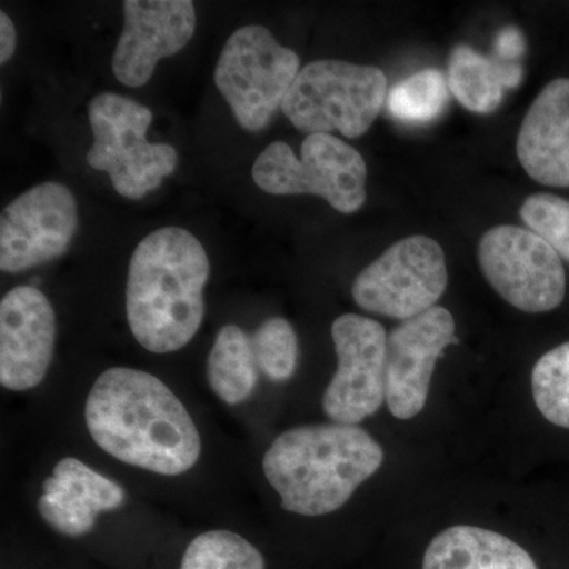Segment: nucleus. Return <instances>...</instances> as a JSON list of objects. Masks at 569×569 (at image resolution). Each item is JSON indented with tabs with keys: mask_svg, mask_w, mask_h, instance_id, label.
<instances>
[{
	"mask_svg": "<svg viewBox=\"0 0 569 569\" xmlns=\"http://www.w3.org/2000/svg\"><path fill=\"white\" fill-rule=\"evenodd\" d=\"M84 419L92 440L129 466L178 477L200 460L201 437L192 417L152 373L104 370L86 400Z\"/></svg>",
	"mask_w": 569,
	"mask_h": 569,
	"instance_id": "f257e3e1",
	"label": "nucleus"
},
{
	"mask_svg": "<svg viewBox=\"0 0 569 569\" xmlns=\"http://www.w3.org/2000/svg\"><path fill=\"white\" fill-rule=\"evenodd\" d=\"M211 263L197 236L160 228L137 246L129 264L126 307L130 331L151 353L181 350L200 331Z\"/></svg>",
	"mask_w": 569,
	"mask_h": 569,
	"instance_id": "f03ea898",
	"label": "nucleus"
},
{
	"mask_svg": "<svg viewBox=\"0 0 569 569\" xmlns=\"http://www.w3.org/2000/svg\"><path fill=\"white\" fill-rule=\"evenodd\" d=\"M383 459V448L361 427L299 426L276 438L263 471L283 509L316 518L342 508Z\"/></svg>",
	"mask_w": 569,
	"mask_h": 569,
	"instance_id": "7ed1b4c3",
	"label": "nucleus"
},
{
	"mask_svg": "<svg viewBox=\"0 0 569 569\" xmlns=\"http://www.w3.org/2000/svg\"><path fill=\"white\" fill-rule=\"evenodd\" d=\"M388 92L387 74L378 67L323 59L302 67L282 111L301 132L359 138L383 110Z\"/></svg>",
	"mask_w": 569,
	"mask_h": 569,
	"instance_id": "20e7f679",
	"label": "nucleus"
},
{
	"mask_svg": "<svg viewBox=\"0 0 569 569\" xmlns=\"http://www.w3.org/2000/svg\"><path fill=\"white\" fill-rule=\"evenodd\" d=\"M152 119L148 107L119 93H99L89 103L93 144L86 160L129 200H141L178 167L173 146L146 140Z\"/></svg>",
	"mask_w": 569,
	"mask_h": 569,
	"instance_id": "39448f33",
	"label": "nucleus"
},
{
	"mask_svg": "<svg viewBox=\"0 0 569 569\" xmlns=\"http://www.w3.org/2000/svg\"><path fill=\"white\" fill-rule=\"evenodd\" d=\"M252 178L266 193L317 194L340 213H353L366 203L365 159L328 133L307 134L301 157L287 142H272L254 160Z\"/></svg>",
	"mask_w": 569,
	"mask_h": 569,
	"instance_id": "423d86ee",
	"label": "nucleus"
},
{
	"mask_svg": "<svg viewBox=\"0 0 569 569\" xmlns=\"http://www.w3.org/2000/svg\"><path fill=\"white\" fill-rule=\"evenodd\" d=\"M301 71L299 56L284 48L263 26L231 33L213 71V82L236 121L249 132L271 122Z\"/></svg>",
	"mask_w": 569,
	"mask_h": 569,
	"instance_id": "0eeeda50",
	"label": "nucleus"
},
{
	"mask_svg": "<svg viewBox=\"0 0 569 569\" xmlns=\"http://www.w3.org/2000/svg\"><path fill=\"white\" fill-rule=\"evenodd\" d=\"M448 287L443 249L427 236H408L356 277V305L376 316L406 321L437 306Z\"/></svg>",
	"mask_w": 569,
	"mask_h": 569,
	"instance_id": "6e6552de",
	"label": "nucleus"
},
{
	"mask_svg": "<svg viewBox=\"0 0 569 569\" xmlns=\"http://www.w3.org/2000/svg\"><path fill=\"white\" fill-rule=\"evenodd\" d=\"M478 260L490 287L522 312H550L563 302L567 274L561 258L527 228H492L479 241Z\"/></svg>",
	"mask_w": 569,
	"mask_h": 569,
	"instance_id": "1a4fd4ad",
	"label": "nucleus"
},
{
	"mask_svg": "<svg viewBox=\"0 0 569 569\" xmlns=\"http://www.w3.org/2000/svg\"><path fill=\"white\" fill-rule=\"evenodd\" d=\"M337 370L323 395L326 417L356 426L387 402V331L372 318L346 313L331 329Z\"/></svg>",
	"mask_w": 569,
	"mask_h": 569,
	"instance_id": "9d476101",
	"label": "nucleus"
},
{
	"mask_svg": "<svg viewBox=\"0 0 569 569\" xmlns=\"http://www.w3.org/2000/svg\"><path fill=\"white\" fill-rule=\"evenodd\" d=\"M78 204L59 182H43L21 193L0 217V269L26 271L62 257L78 230Z\"/></svg>",
	"mask_w": 569,
	"mask_h": 569,
	"instance_id": "9b49d317",
	"label": "nucleus"
},
{
	"mask_svg": "<svg viewBox=\"0 0 569 569\" xmlns=\"http://www.w3.org/2000/svg\"><path fill=\"white\" fill-rule=\"evenodd\" d=\"M451 312L436 306L396 326L387 340V403L392 417L411 419L425 410L430 380L445 348L458 343Z\"/></svg>",
	"mask_w": 569,
	"mask_h": 569,
	"instance_id": "f8f14e48",
	"label": "nucleus"
},
{
	"mask_svg": "<svg viewBox=\"0 0 569 569\" xmlns=\"http://www.w3.org/2000/svg\"><path fill=\"white\" fill-rule=\"evenodd\" d=\"M122 13L112 73L127 88H141L151 80L157 63L192 40L197 10L190 0H126Z\"/></svg>",
	"mask_w": 569,
	"mask_h": 569,
	"instance_id": "ddd939ff",
	"label": "nucleus"
},
{
	"mask_svg": "<svg viewBox=\"0 0 569 569\" xmlns=\"http://www.w3.org/2000/svg\"><path fill=\"white\" fill-rule=\"evenodd\" d=\"M56 313L39 288L17 287L0 301V383L10 391L39 387L54 356Z\"/></svg>",
	"mask_w": 569,
	"mask_h": 569,
	"instance_id": "4468645a",
	"label": "nucleus"
},
{
	"mask_svg": "<svg viewBox=\"0 0 569 569\" xmlns=\"http://www.w3.org/2000/svg\"><path fill=\"white\" fill-rule=\"evenodd\" d=\"M519 162L535 181L569 187V80L550 81L531 103L518 144Z\"/></svg>",
	"mask_w": 569,
	"mask_h": 569,
	"instance_id": "2eb2a0df",
	"label": "nucleus"
},
{
	"mask_svg": "<svg viewBox=\"0 0 569 569\" xmlns=\"http://www.w3.org/2000/svg\"><path fill=\"white\" fill-rule=\"evenodd\" d=\"M422 569H538L526 549L497 531L455 526L426 549Z\"/></svg>",
	"mask_w": 569,
	"mask_h": 569,
	"instance_id": "dca6fc26",
	"label": "nucleus"
},
{
	"mask_svg": "<svg viewBox=\"0 0 569 569\" xmlns=\"http://www.w3.org/2000/svg\"><path fill=\"white\" fill-rule=\"evenodd\" d=\"M522 74L520 63L498 62L468 44H459L449 56V91L463 108L478 114L496 111L505 89L519 86Z\"/></svg>",
	"mask_w": 569,
	"mask_h": 569,
	"instance_id": "f3484780",
	"label": "nucleus"
},
{
	"mask_svg": "<svg viewBox=\"0 0 569 569\" xmlns=\"http://www.w3.org/2000/svg\"><path fill=\"white\" fill-rule=\"evenodd\" d=\"M208 381L228 406H239L253 395L258 383L252 340L239 326L220 329L208 358Z\"/></svg>",
	"mask_w": 569,
	"mask_h": 569,
	"instance_id": "a211bd4d",
	"label": "nucleus"
},
{
	"mask_svg": "<svg viewBox=\"0 0 569 569\" xmlns=\"http://www.w3.org/2000/svg\"><path fill=\"white\" fill-rule=\"evenodd\" d=\"M443 73L427 69L411 74L389 89L387 107L389 114L399 122L421 126L440 118L447 108L449 93Z\"/></svg>",
	"mask_w": 569,
	"mask_h": 569,
	"instance_id": "6ab92c4d",
	"label": "nucleus"
},
{
	"mask_svg": "<svg viewBox=\"0 0 569 569\" xmlns=\"http://www.w3.org/2000/svg\"><path fill=\"white\" fill-rule=\"evenodd\" d=\"M179 569H264V559L241 535L211 530L187 546Z\"/></svg>",
	"mask_w": 569,
	"mask_h": 569,
	"instance_id": "aec40b11",
	"label": "nucleus"
},
{
	"mask_svg": "<svg viewBox=\"0 0 569 569\" xmlns=\"http://www.w3.org/2000/svg\"><path fill=\"white\" fill-rule=\"evenodd\" d=\"M531 391L539 413L553 426L569 429V342L538 359L531 372Z\"/></svg>",
	"mask_w": 569,
	"mask_h": 569,
	"instance_id": "412c9836",
	"label": "nucleus"
},
{
	"mask_svg": "<svg viewBox=\"0 0 569 569\" xmlns=\"http://www.w3.org/2000/svg\"><path fill=\"white\" fill-rule=\"evenodd\" d=\"M250 340L254 361L263 376L277 383L295 376L299 358L298 336L284 318H269L258 326Z\"/></svg>",
	"mask_w": 569,
	"mask_h": 569,
	"instance_id": "4be33fe9",
	"label": "nucleus"
},
{
	"mask_svg": "<svg viewBox=\"0 0 569 569\" xmlns=\"http://www.w3.org/2000/svg\"><path fill=\"white\" fill-rule=\"evenodd\" d=\"M39 512L48 526L66 537H82L96 529V511L62 479L51 477L43 482Z\"/></svg>",
	"mask_w": 569,
	"mask_h": 569,
	"instance_id": "5701e85b",
	"label": "nucleus"
},
{
	"mask_svg": "<svg viewBox=\"0 0 569 569\" xmlns=\"http://www.w3.org/2000/svg\"><path fill=\"white\" fill-rule=\"evenodd\" d=\"M520 219L537 233L561 260L569 261V201L557 194H531L520 208Z\"/></svg>",
	"mask_w": 569,
	"mask_h": 569,
	"instance_id": "b1692460",
	"label": "nucleus"
},
{
	"mask_svg": "<svg viewBox=\"0 0 569 569\" xmlns=\"http://www.w3.org/2000/svg\"><path fill=\"white\" fill-rule=\"evenodd\" d=\"M52 475L69 482L71 488L81 493L97 512L121 508L126 501V490L122 486L97 473L81 460L74 458L59 460Z\"/></svg>",
	"mask_w": 569,
	"mask_h": 569,
	"instance_id": "393cba45",
	"label": "nucleus"
},
{
	"mask_svg": "<svg viewBox=\"0 0 569 569\" xmlns=\"http://www.w3.org/2000/svg\"><path fill=\"white\" fill-rule=\"evenodd\" d=\"M526 54V37L515 26L501 29L496 40V61L501 63H519Z\"/></svg>",
	"mask_w": 569,
	"mask_h": 569,
	"instance_id": "a878e982",
	"label": "nucleus"
},
{
	"mask_svg": "<svg viewBox=\"0 0 569 569\" xmlns=\"http://www.w3.org/2000/svg\"><path fill=\"white\" fill-rule=\"evenodd\" d=\"M17 50V28L6 11H0V62L7 63Z\"/></svg>",
	"mask_w": 569,
	"mask_h": 569,
	"instance_id": "bb28decb",
	"label": "nucleus"
}]
</instances>
